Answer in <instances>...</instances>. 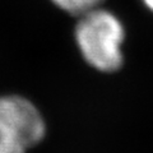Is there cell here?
Listing matches in <instances>:
<instances>
[{"instance_id": "1", "label": "cell", "mask_w": 153, "mask_h": 153, "mask_svg": "<svg viewBox=\"0 0 153 153\" xmlns=\"http://www.w3.org/2000/svg\"><path fill=\"white\" fill-rule=\"evenodd\" d=\"M121 22L103 9L96 8L80 16L75 26V42L84 60L100 71H115L123 64Z\"/></svg>"}, {"instance_id": "2", "label": "cell", "mask_w": 153, "mask_h": 153, "mask_svg": "<svg viewBox=\"0 0 153 153\" xmlns=\"http://www.w3.org/2000/svg\"><path fill=\"white\" fill-rule=\"evenodd\" d=\"M46 135L35 103L21 94L0 96V153H28Z\"/></svg>"}, {"instance_id": "3", "label": "cell", "mask_w": 153, "mask_h": 153, "mask_svg": "<svg viewBox=\"0 0 153 153\" xmlns=\"http://www.w3.org/2000/svg\"><path fill=\"white\" fill-rule=\"evenodd\" d=\"M51 1L61 10L80 17L82 14L98 8L102 0H51Z\"/></svg>"}, {"instance_id": "4", "label": "cell", "mask_w": 153, "mask_h": 153, "mask_svg": "<svg viewBox=\"0 0 153 153\" xmlns=\"http://www.w3.org/2000/svg\"><path fill=\"white\" fill-rule=\"evenodd\" d=\"M144 1V4H146V7L149 9V10H152L153 12V0H143Z\"/></svg>"}]
</instances>
